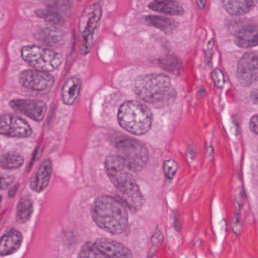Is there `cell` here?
I'll use <instances>...</instances> for the list:
<instances>
[{
	"mask_svg": "<svg viewBox=\"0 0 258 258\" xmlns=\"http://www.w3.org/2000/svg\"><path fill=\"white\" fill-rule=\"evenodd\" d=\"M36 16L51 25L63 26L66 23V20L61 13L52 9H40L36 11Z\"/></svg>",
	"mask_w": 258,
	"mask_h": 258,
	"instance_id": "22",
	"label": "cell"
},
{
	"mask_svg": "<svg viewBox=\"0 0 258 258\" xmlns=\"http://www.w3.org/2000/svg\"><path fill=\"white\" fill-rule=\"evenodd\" d=\"M213 82L214 85L219 89H222L225 85V77L224 74L220 69H216L213 71L212 75H211Z\"/></svg>",
	"mask_w": 258,
	"mask_h": 258,
	"instance_id": "27",
	"label": "cell"
},
{
	"mask_svg": "<svg viewBox=\"0 0 258 258\" xmlns=\"http://www.w3.org/2000/svg\"><path fill=\"white\" fill-rule=\"evenodd\" d=\"M91 214L95 223L105 232L120 235L127 229V208L117 198H97L92 205Z\"/></svg>",
	"mask_w": 258,
	"mask_h": 258,
	"instance_id": "2",
	"label": "cell"
},
{
	"mask_svg": "<svg viewBox=\"0 0 258 258\" xmlns=\"http://www.w3.org/2000/svg\"><path fill=\"white\" fill-rule=\"evenodd\" d=\"M134 91L142 100L157 108L169 106L176 97L171 81L162 74H149L138 77L134 83Z\"/></svg>",
	"mask_w": 258,
	"mask_h": 258,
	"instance_id": "3",
	"label": "cell"
},
{
	"mask_svg": "<svg viewBox=\"0 0 258 258\" xmlns=\"http://www.w3.org/2000/svg\"><path fill=\"white\" fill-rule=\"evenodd\" d=\"M102 10L100 4H91L84 9L79 19V31L82 37L81 44V52L87 55L90 52L94 43L96 32L99 29V24L102 19Z\"/></svg>",
	"mask_w": 258,
	"mask_h": 258,
	"instance_id": "6",
	"label": "cell"
},
{
	"mask_svg": "<svg viewBox=\"0 0 258 258\" xmlns=\"http://www.w3.org/2000/svg\"><path fill=\"white\" fill-rule=\"evenodd\" d=\"M105 170L117 191V198L127 209L137 212L144 203L143 194L131 174V170L117 155H110L105 160Z\"/></svg>",
	"mask_w": 258,
	"mask_h": 258,
	"instance_id": "1",
	"label": "cell"
},
{
	"mask_svg": "<svg viewBox=\"0 0 258 258\" xmlns=\"http://www.w3.org/2000/svg\"><path fill=\"white\" fill-rule=\"evenodd\" d=\"M36 39L44 45L52 47L60 46L64 40V34L55 27H46L37 31Z\"/></svg>",
	"mask_w": 258,
	"mask_h": 258,
	"instance_id": "17",
	"label": "cell"
},
{
	"mask_svg": "<svg viewBox=\"0 0 258 258\" xmlns=\"http://www.w3.org/2000/svg\"><path fill=\"white\" fill-rule=\"evenodd\" d=\"M22 57L36 70L48 73L58 69L63 61L62 56L58 52L34 45L24 46Z\"/></svg>",
	"mask_w": 258,
	"mask_h": 258,
	"instance_id": "7",
	"label": "cell"
},
{
	"mask_svg": "<svg viewBox=\"0 0 258 258\" xmlns=\"http://www.w3.org/2000/svg\"><path fill=\"white\" fill-rule=\"evenodd\" d=\"M196 4H197L198 7H199V8L203 10V9L205 8V6H206L207 2L206 1H197V2H196Z\"/></svg>",
	"mask_w": 258,
	"mask_h": 258,
	"instance_id": "32",
	"label": "cell"
},
{
	"mask_svg": "<svg viewBox=\"0 0 258 258\" xmlns=\"http://www.w3.org/2000/svg\"><path fill=\"white\" fill-rule=\"evenodd\" d=\"M78 258H106L94 242H87L83 246Z\"/></svg>",
	"mask_w": 258,
	"mask_h": 258,
	"instance_id": "24",
	"label": "cell"
},
{
	"mask_svg": "<svg viewBox=\"0 0 258 258\" xmlns=\"http://www.w3.org/2000/svg\"><path fill=\"white\" fill-rule=\"evenodd\" d=\"M251 99L252 101H253L254 104H256L257 102V93H256V90H253L251 93Z\"/></svg>",
	"mask_w": 258,
	"mask_h": 258,
	"instance_id": "31",
	"label": "cell"
},
{
	"mask_svg": "<svg viewBox=\"0 0 258 258\" xmlns=\"http://www.w3.org/2000/svg\"><path fill=\"white\" fill-rule=\"evenodd\" d=\"M52 174V162L50 158H46L42 163L37 173L31 181V188L35 192L44 191L50 182Z\"/></svg>",
	"mask_w": 258,
	"mask_h": 258,
	"instance_id": "14",
	"label": "cell"
},
{
	"mask_svg": "<svg viewBox=\"0 0 258 258\" xmlns=\"http://www.w3.org/2000/svg\"><path fill=\"white\" fill-rule=\"evenodd\" d=\"M14 181V178L10 176L0 175V189H6L8 188Z\"/></svg>",
	"mask_w": 258,
	"mask_h": 258,
	"instance_id": "28",
	"label": "cell"
},
{
	"mask_svg": "<svg viewBox=\"0 0 258 258\" xmlns=\"http://www.w3.org/2000/svg\"><path fill=\"white\" fill-rule=\"evenodd\" d=\"M23 164V157L16 152H7L0 157V166L6 170L19 168Z\"/></svg>",
	"mask_w": 258,
	"mask_h": 258,
	"instance_id": "21",
	"label": "cell"
},
{
	"mask_svg": "<svg viewBox=\"0 0 258 258\" xmlns=\"http://www.w3.org/2000/svg\"><path fill=\"white\" fill-rule=\"evenodd\" d=\"M160 64L163 69L170 72H179L181 68L180 61L174 55H167L160 61Z\"/></svg>",
	"mask_w": 258,
	"mask_h": 258,
	"instance_id": "25",
	"label": "cell"
},
{
	"mask_svg": "<svg viewBox=\"0 0 258 258\" xmlns=\"http://www.w3.org/2000/svg\"><path fill=\"white\" fill-rule=\"evenodd\" d=\"M18 187H19V185H16V186L14 187V188H12L11 190H10V197H13V196L16 195V191H17Z\"/></svg>",
	"mask_w": 258,
	"mask_h": 258,
	"instance_id": "33",
	"label": "cell"
},
{
	"mask_svg": "<svg viewBox=\"0 0 258 258\" xmlns=\"http://www.w3.org/2000/svg\"><path fill=\"white\" fill-rule=\"evenodd\" d=\"M94 243L106 258H134L131 250L118 241L101 238Z\"/></svg>",
	"mask_w": 258,
	"mask_h": 258,
	"instance_id": "13",
	"label": "cell"
},
{
	"mask_svg": "<svg viewBox=\"0 0 258 258\" xmlns=\"http://www.w3.org/2000/svg\"><path fill=\"white\" fill-rule=\"evenodd\" d=\"M3 201V196H0V204H1V202H2Z\"/></svg>",
	"mask_w": 258,
	"mask_h": 258,
	"instance_id": "34",
	"label": "cell"
},
{
	"mask_svg": "<svg viewBox=\"0 0 258 258\" xmlns=\"http://www.w3.org/2000/svg\"><path fill=\"white\" fill-rule=\"evenodd\" d=\"M234 41L242 49L253 48L257 45V25L256 24H243L234 32Z\"/></svg>",
	"mask_w": 258,
	"mask_h": 258,
	"instance_id": "12",
	"label": "cell"
},
{
	"mask_svg": "<svg viewBox=\"0 0 258 258\" xmlns=\"http://www.w3.org/2000/svg\"><path fill=\"white\" fill-rule=\"evenodd\" d=\"M257 52L250 51L244 54L237 68V78L244 87H250L257 81Z\"/></svg>",
	"mask_w": 258,
	"mask_h": 258,
	"instance_id": "10",
	"label": "cell"
},
{
	"mask_svg": "<svg viewBox=\"0 0 258 258\" xmlns=\"http://www.w3.org/2000/svg\"><path fill=\"white\" fill-rule=\"evenodd\" d=\"M33 131L28 122L13 114L0 115V134L10 137L27 138L32 135Z\"/></svg>",
	"mask_w": 258,
	"mask_h": 258,
	"instance_id": "8",
	"label": "cell"
},
{
	"mask_svg": "<svg viewBox=\"0 0 258 258\" xmlns=\"http://www.w3.org/2000/svg\"><path fill=\"white\" fill-rule=\"evenodd\" d=\"M258 116L257 114H254L253 117L250 118V122H249V128L250 131L253 134L256 135L258 132Z\"/></svg>",
	"mask_w": 258,
	"mask_h": 258,
	"instance_id": "29",
	"label": "cell"
},
{
	"mask_svg": "<svg viewBox=\"0 0 258 258\" xmlns=\"http://www.w3.org/2000/svg\"><path fill=\"white\" fill-rule=\"evenodd\" d=\"M144 21L146 25L157 28L167 34L173 33L178 27L176 21L164 16H148L144 18Z\"/></svg>",
	"mask_w": 258,
	"mask_h": 258,
	"instance_id": "19",
	"label": "cell"
},
{
	"mask_svg": "<svg viewBox=\"0 0 258 258\" xmlns=\"http://www.w3.org/2000/svg\"><path fill=\"white\" fill-rule=\"evenodd\" d=\"M149 9L157 13L168 16H179L183 15L184 9L181 4L175 1H153L148 5Z\"/></svg>",
	"mask_w": 258,
	"mask_h": 258,
	"instance_id": "18",
	"label": "cell"
},
{
	"mask_svg": "<svg viewBox=\"0 0 258 258\" xmlns=\"http://www.w3.org/2000/svg\"><path fill=\"white\" fill-rule=\"evenodd\" d=\"M19 81L25 88L33 91L43 92L50 90L55 84V78L48 72L26 70L21 73Z\"/></svg>",
	"mask_w": 258,
	"mask_h": 258,
	"instance_id": "9",
	"label": "cell"
},
{
	"mask_svg": "<svg viewBox=\"0 0 258 258\" xmlns=\"http://www.w3.org/2000/svg\"><path fill=\"white\" fill-rule=\"evenodd\" d=\"M10 107L20 114L29 118L40 122L46 113V105L44 102L34 99H14L10 102Z\"/></svg>",
	"mask_w": 258,
	"mask_h": 258,
	"instance_id": "11",
	"label": "cell"
},
{
	"mask_svg": "<svg viewBox=\"0 0 258 258\" xmlns=\"http://www.w3.org/2000/svg\"><path fill=\"white\" fill-rule=\"evenodd\" d=\"M117 155L131 171L140 172L147 165L149 151L147 147L139 140L126 138L116 145Z\"/></svg>",
	"mask_w": 258,
	"mask_h": 258,
	"instance_id": "5",
	"label": "cell"
},
{
	"mask_svg": "<svg viewBox=\"0 0 258 258\" xmlns=\"http://www.w3.org/2000/svg\"><path fill=\"white\" fill-rule=\"evenodd\" d=\"M179 165L177 162L173 159H167L164 161V165H163V170H164V175L166 178L168 179H173L177 173Z\"/></svg>",
	"mask_w": 258,
	"mask_h": 258,
	"instance_id": "26",
	"label": "cell"
},
{
	"mask_svg": "<svg viewBox=\"0 0 258 258\" xmlns=\"http://www.w3.org/2000/svg\"><path fill=\"white\" fill-rule=\"evenodd\" d=\"M224 10L231 16H240L247 14L251 11L255 6L256 1H222Z\"/></svg>",
	"mask_w": 258,
	"mask_h": 258,
	"instance_id": "20",
	"label": "cell"
},
{
	"mask_svg": "<svg viewBox=\"0 0 258 258\" xmlns=\"http://www.w3.org/2000/svg\"><path fill=\"white\" fill-rule=\"evenodd\" d=\"M117 120L120 126L127 132L134 135H144L152 127V113L144 104L128 101L119 108Z\"/></svg>",
	"mask_w": 258,
	"mask_h": 258,
	"instance_id": "4",
	"label": "cell"
},
{
	"mask_svg": "<svg viewBox=\"0 0 258 258\" xmlns=\"http://www.w3.org/2000/svg\"><path fill=\"white\" fill-rule=\"evenodd\" d=\"M82 82L78 77H72L64 83L61 90V99L66 105L75 103L81 93Z\"/></svg>",
	"mask_w": 258,
	"mask_h": 258,
	"instance_id": "16",
	"label": "cell"
},
{
	"mask_svg": "<svg viewBox=\"0 0 258 258\" xmlns=\"http://www.w3.org/2000/svg\"><path fill=\"white\" fill-rule=\"evenodd\" d=\"M33 214V202L29 198H22L18 204L16 219L19 223H23L29 220Z\"/></svg>",
	"mask_w": 258,
	"mask_h": 258,
	"instance_id": "23",
	"label": "cell"
},
{
	"mask_svg": "<svg viewBox=\"0 0 258 258\" xmlns=\"http://www.w3.org/2000/svg\"><path fill=\"white\" fill-rule=\"evenodd\" d=\"M23 236L19 231L11 229L0 238V256L16 253L22 245Z\"/></svg>",
	"mask_w": 258,
	"mask_h": 258,
	"instance_id": "15",
	"label": "cell"
},
{
	"mask_svg": "<svg viewBox=\"0 0 258 258\" xmlns=\"http://www.w3.org/2000/svg\"><path fill=\"white\" fill-rule=\"evenodd\" d=\"M162 232H161V231H159V229H157L152 238V244H155V245L158 246L162 243Z\"/></svg>",
	"mask_w": 258,
	"mask_h": 258,
	"instance_id": "30",
	"label": "cell"
}]
</instances>
